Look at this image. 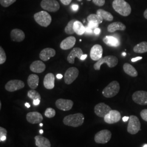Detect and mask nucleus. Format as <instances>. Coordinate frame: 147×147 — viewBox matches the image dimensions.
Segmentation results:
<instances>
[{"label":"nucleus","mask_w":147,"mask_h":147,"mask_svg":"<svg viewBox=\"0 0 147 147\" xmlns=\"http://www.w3.org/2000/svg\"><path fill=\"white\" fill-rule=\"evenodd\" d=\"M114 10L123 16H127L131 14V8L125 0H114L112 2Z\"/></svg>","instance_id":"nucleus-1"},{"label":"nucleus","mask_w":147,"mask_h":147,"mask_svg":"<svg viewBox=\"0 0 147 147\" xmlns=\"http://www.w3.org/2000/svg\"><path fill=\"white\" fill-rule=\"evenodd\" d=\"M84 115L81 113H78L65 116L63 118V122L65 125L76 127L81 126L84 124Z\"/></svg>","instance_id":"nucleus-2"},{"label":"nucleus","mask_w":147,"mask_h":147,"mask_svg":"<svg viewBox=\"0 0 147 147\" xmlns=\"http://www.w3.org/2000/svg\"><path fill=\"white\" fill-rule=\"evenodd\" d=\"M118 63V59L115 56H106L100 58L95 63L93 68L95 70H100L101 65L103 64H106L109 68H113L116 67Z\"/></svg>","instance_id":"nucleus-3"},{"label":"nucleus","mask_w":147,"mask_h":147,"mask_svg":"<svg viewBox=\"0 0 147 147\" xmlns=\"http://www.w3.org/2000/svg\"><path fill=\"white\" fill-rule=\"evenodd\" d=\"M34 19L38 24L44 27L49 26L52 21L51 16L46 11H40L34 14Z\"/></svg>","instance_id":"nucleus-4"},{"label":"nucleus","mask_w":147,"mask_h":147,"mask_svg":"<svg viewBox=\"0 0 147 147\" xmlns=\"http://www.w3.org/2000/svg\"><path fill=\"white\" fill-rule=\"evenodd\" d=\"M120 90V85L118 81H113L108 84L102 92V94L107 98L114 97Z\"/></svg>","instance_id":"nucleus-5"},{"label":"nucleus","mask_w":147,"mask_h":147,"mask_svg":"<svg viewBox=\"0 0 147 147\" xmlns=\"http://www.w3.org/2000/svg\"><path fill=\"white\" fill-rule=\"evenodd\" d=\"M129 121L127 132L131 135L136 134L141 129V123L139 119L136 116L131 115L129 117Z\"/></svg>","instance_id":"nucleus-6"},{"label":"nucleus","mask_w":147,"mask_h":147,"mask_svg":"<svg viewBox=\"0 0 147 147\" xmlns=\"http://www.w3.org/2000/svg\"><path fill=\"white\" fill-rule=\"evenodd\" d=\"M112 133L110 130H102L95 135V142L99 144H105L110 141Z\"/></svg>","instance_id":"nucleus-7"},{"label":"nucleus","mask_w":147,"mask_h":147,"mask_svg":"<svg viewBox=\"0 0 147 147\" xmlns=\"http://www.w3.org/2000/svg\"><path fill=\"white\" fill-rule=\"evenodd\" d=\"M40 5L43 9L49 12H56L60 8L59 4L56 0H42Z\"/></svg>","instance_id":"nucleus-8"},{"label":"nucleus","mask_w":147,"mask_h":147,"mask_svg":"<svg viewBox=\"0 0 147 147\" xmlns=\"http://www.w3.org/2000/svg\"><path fill=\"white\" fill-rule=\"evenodd\" d=\"M79 74V70L77 68L70 67L68 69L64 75L65 83L67 84H71L77 79Z\"/></svg>","instance_id":"nucleus-9"},{"label":"nucleus","mask_w":147,"mask_h":147,"mask_svg":"<svg viewBox=\"0 0 147 147\" xmlns=\"http://www.w3.org/2000/svg\"><path fill=\"white\" fill-rule=\"evenodd\" d=\"M25 87L24 82L19 80H12L9 81L5 85V89L9 92H13L22 89Z\"/></svg>","instance_id":"nucleus-10"},{"label":"nucleus","mask_w":147,"mask_h":147,"mask_svg":"<svg viewBox=\"0 0 147 147\" xmlns=\"http://www.w3.org/2000/svg\"><path fill=\"white\" fill-rule=\"evenodd\" d=\"M94 110L96 116L104 118L112 110V109L105 103L100 102L95 105Z\"/></svg>","instance_id":"nucleus-11"},{"label":"nucleus","mask_w":147,"mask_h":147,"mask_svg":"<svg viewBox=\"0 0 147 147\" xmlns=\"http://www.w3.org/2000/svg\"><path fill=\"white\" fill-rule=\"evenodd\" d=\"M132 100L137 104L147 105V92L138 90L132 95Z\"/></svg>","instance_id":"nucleus-12"},{"label":"nucleus","mask_w":147,"mask_h":147,"mask_svg":"<svg viewBox=\"0 0 147 147\" xmlns=\"http://www.w3.org/2000/svg\"><path fill=\"white\" fill-rule=\"evenodd\" d=\"M55 105L58 109L63 111H68L72 109L73 106L74 102L72 100L64 99H59L58 100H56Z\"/></svg>","instance_id":"nucleus-13"},{"label":"nucleus","mask_w":147,"mask_h":147,"mask_svg":"<svg viewBox=\"0 0 147 147\" xmlns=\"http://www.w3.org/2000/svg\"><path fill=\"white\" fill-rule=\"evenodd\" d=\"M121 118V113L119 111L112 110L104 118V119L106 123L112 124L120 121Z\"/></svg>","instance_id":"nucleus-14"},{"label":"nucleus","mask_w":147,"mask_h":147,"mask_svg":"<svg viewBox=\"0 0 147 147\" xmlns=\"http://www.w3.org/2000/svg\"><path fill=\"white\" fill-rule=\"evenodd\" d=\"M103 53V49L102 47L99 45L96 44L91 48L90 51V57L93 61H98L102 58Z\"/></svg>","instance_id":"nucleus-15"},{"label":"nucleus","mask_w":147,"mask_h":147,"mask_svg":"<svg viewBox=\"0 0 147 147\" xmlns=\"http://www.w3.org/2000/svg\"><path fill=\"white\" fill-rule=\"evenodd\" d=\"M27 121L32 124H38L43 121L42 115L38 112H28L26 115Z\"/></svg>","instance_id":"nucleus-16"},{"label":"nucleus","mask_w":147,"mask_h":147,"mask_svg":"<svg viewBox=\"0 0 147 147\" xmlns=\"http://www.w3.org/2000/svg\"><path fill=\"white\" fill-rule=\"evenodd\" d=\"M56 55V51L53 48H45L41 51L39 54V57L42 61H47Z\"/></svg>","instance_id":"nucleus-17"},{"label":"nucleus","mask_w":147,"mask_h":147,"mask_svg":"<svg viewBox=\"0 0 147 147\" xmlns=\"http://www.w3.org/2000/svg\"><path fill=\"white\" fill-rule=\"evenodd\" d=\"M84 55V53L81 49L79 47L74 48L71 51L67 57V61L70 64H74L75 62V58L76 57L81 59V57Z\"/></svg>","instance_id":"nucleus-18"},{"label":"nucleus","mask_w":147,"mask_h":147,"mask_svg":"<svg viewBox=\"0 0 147 147\" xmlns=\"http://www.w3.org/2000/svg\"><path fill=\"white\" fill-rule=\"evenodd\" d=\"M11 40L16 42H21L25 38V33L21 30L15 28L11 30Z\"/></svg>","instance_id":"nucleus-19"},{"label":"nucleus","mask_w":147,"mask_h":147,"mask_svg":"<svg viewBox=\"0 0 147 147\" xmlns=\"http://www.w3.org/2000/svg\"><path fill=\"white\" fill-rule=\"evenodd\" d=\"M76 38L73 36L67 37L62 40L60 44V47L63 50H67L74 47L76 43Z\"/></svg>","instance_id":"nucleus-20"},{"label":"nucleus","mask_w":147,"mask_h":147,"mask_svg":"<svg viewBox=\"0 0 147 147\" xmlns=\"http://www.w3.org/2000/svg\"><path fill=\"white\" fill-rule=\"evenodd\" d=\"M30 69L35 73H42L46 69V65L41 61H35L30 65Z\"/></svg>","instance_id":"nucleus-21"},{"label":"nucleus","mask_w":147,"mask_h":147,"mask_svg":"<svg viewBox=\"0 0 147 147\" xmlns=\"http://www.w3.org/2000/svg\"><path fill=\"white\" fill-rule=\"evenodd\" d=\"M55 75L53 73H48L45 75L43 84L44 87L47 89H52L55 87Z\"/></svg>","instance_id":"nucleus-22"},{"label":"nucleus","mask_w":147,"mask_h":147,"mask_svg":"<svg viewBox=\"0 0 147 147\" xmlns=\"http://www.w3.org/2000/svg\"><path fill=\"white\" fill-rule=\"evenodd\" d=\"M36 145L37 147H51V143L49 139L42 135L34 137Z\"/></svg>","instance_id":"nucleus-23"},{"label":"nucleus","mask_w":147,"mask_h":147,"mask_svg":"<svg viewBox=\"0 0 147 147\" xmlns=\"http://www.w3.org/2000/svg\"><path fill=\"white\" fill-rule=\"evenodd\" d=\"M126 26L121 22H115L110 24L107 27V31L110 33H113L116 31H124Z\"/></svg>","instance_id":"nucleus-24"},{"label":"nucleus","mask_w":147,"mask_h":147,"mask_svg":"<svg viewBox=\"0 0 147 147\" xmlns=\"http://www.w3.org/2000/svg\"><path fill=\"white\" fill-rule=\"evenodd\" d=\"M103 42L105 44L111 47H118L121 44L118 38L111 36H107L104 38Z\"/></svg>","instance_id":"nucleus-25"},{"label":"nucleus","mask_w":147,"mask_h":147,"mask_svg":"<svg viewBox=\"0 0 147 147\" xmlns=\"http://www.w3.org/2000/svg\"><path fill=\"white\" fill-rule=\"evenodd\" d=\"M39 82V76L36 74H31L27 79V84L30 88L36 89L38 87Z\"/></svg>","instance_id":"nucleus-26"},{"label":"nucleus","mask_w":147,"mask_h":147,"mask_svg":"<svg viewBox=\"0 0 147 147\" xmlns=\"http://www.w3.org/2000/svg\"><path fill=\"white\" fill-rule=\"evenodd\" d=\"M123 70L126 74L132 77H136L138 75L136 69L129 63H125L123 65Z\"/></svg>","instance_id":"nucleus-27"},{"label":"nucleus","mask_w":147,"mask_h":147,"mask_svg":"<svg viewBox=\"0 0 147 147\" xmlns=\"http://www.w3.org/2000/svg\"><path fill=\"white\" fill-rule=\"evenodd\" d=\"M74 30L76 34L81 36L82 35L86 32V27L84 26L82 23L80 21L76 20L74 24Z\"/></svg>","instance_id":"nucleus-28"},{"label":"nucleus","mask_w":147,"mask_h":147,"mask_svg":"<svg viewBox=\"0 0 147 147\" xmlns=\"http://www.w3.org/2000/svg\"><path fill=\"white\" fill-rule=\"evenodd\" d=\"M96 14L101 16L106 21H111L113 20V16L110 12L102 9H99L96 11Z\"/></svg>","instance_id":"nucleus-29"},{"label":"nucleus","mask_w":147,"mask_h":147,"mask_svg":"<svg viewBox=\"0 0 147 147\" xmlns=\"http://www.w3.org/2000/svg\"><path fill=\"white\" fill-rule=\"evenodd\" d=\"M134 51L135 53H143L147 52V42H142L135 46L134 47Z\"/></svg>","instance_id":"nucleus-30"},{"label":"nucleus","mask_w":147,"mask_h":147,"mask_svg":"<svg viewBox=\"0 0 147 147\" xmlns=\"http://www.w3.org/2000/svg\"><path fill=\"white\" fill-rule=\"evenodd\" d=\"M87 20L88 22H95V23L99 25L102 22L104 19H102V18L101 16L98 15L97 14H92L87 16Z\"/></svg>","instance_id":"nucleus-31"},{"label":"nucleus","mask_w":147,"mask_h":147,"mask_svg":"<svg viewBox=\"0 0 147 147\" xmlns=\"http://www.w3.org/2000/svg\"><path fill=\"white\" fill-rule=\"evenodd\" d=\"M76 21V20H75V19L70 20L68 23L67 25L65 27L64 31L67 34L71 35V34L75 33L74 30V22Z\"/></svg>","instance_id":"nucleus-32"},{"label":"nucleus","mask_w":147,"mask_h":147,"mask_svg":"<svg viewBox=\"0 0 147 147\" xmlns=\"http://www.w3.org/2000/svg\"><path fill=\"white\" fill-rule=\"evenodd\" d=\"M27 96L29 98L34 100H41V96L40 94L34 89L30 90L27 93Z\"/></svg>","instance_id":"nucleus-33"},{"label":"nucleus","mask_w":147,"mask_h":147,"mask_svg":"<svg viewBox=\"0 0 147 147\" xmlns=\"http://www.w3.org/2000/svg\"><path fill=\"white\" fill-rule=\"evenodd\" d=\"M44 115L46 117L49 118H51L56 115V111L53 108L49 107L47 108L45 111Z\"/></svg>","instance_id":"nucleus-34"},{"label":"nucleus","mask_w":147,"mask_h":147,"mask_svg":"<svg viewBox=\"0 0 147 147\" xmlns=\"http://www.w3.org/2000/svg\"><path fill=\"white\" fill-rule=\"evenodd\" d=\"M7 59V56L5 51L2 47H0V64L5 63Z\"/></svg>","instance_id":"nucleus-35"},{"label":"nucleus","mask_w":147,"mask_h":147,"mask_svg":"<svg viewBox=\"0 0 147 147\" xmlns=\"http://www.w3.org/2000/svg\"><path fill=\"white\" fill-rule=\"evenodd\" d=\"M16 0H0L1 5L4 7H8L16 2Z\"/></svg>","instance_id":"nucleus-36"},{"label":"nucleus","mask_w":147,"mask_h":147,"mask_svg":"<svg viewBox=\"0 0 147 147\" xmlns=\"http://www.w3.org/2000/svg\"><path fill=\"white\" fill-rule=\"evenodd\" d=\"M93 2L97 6L102 7L105 5V0H93Z\"/></svg>","instance_id":"nucleus-37"},{"label":"nucleus","mask_w":147,"mask_h":147,"mask_svg":"<svg viewBox=\"0 0 147 147\" xmlns=\"http://www.w3.org/2000/svg\"><path fill=\"white\" fill-rule=\"evenodd\" d=\"M87 26L90 28V29H92L93 30H94L95 28L98 27L99 24H96V23L93 22H89L88 24V26Z\"/></svg>","instance_id":"nucleus-38"},{"label":"nucleus","mask_w":147,"mask_h":147,"mask_svg":"<svg viewBox=\"0 0 147 147\" xmlns=\"http://www.w3.org/2000/svg\"><path fill=\"white\" fill-rule=\"evenodd\" d=\"M140 115L144 121H147V109H144L141 112Z\"/></svg>","instance_id":"nucleus-39"},{"label":"nucleus","mask_w":147,"mask_h":147,"mask_svg":"<svg viewBox=\"0 0 147 147\" xmlns=\"http://www.w3.org/2000/svg\"><path fill=\"white\" fill-rule=\"evenodd\" d=\"M7 131L5 128L1 126L0 127V138L3 136H7Z\"/></svg>","instance_id":"nucleus-40"},{"label":"nucleus","mask_w":147,"mask_h":147,"mask_svg":"<svg viewBox=\"0 0 147 147\" xmlns=\"http://www.w3.org/2000/svg\"><path fill=\"white\" fill-rule=\"evenodd\" d=\"M61 3L64 5H68L71 3L72 0H60Z\"/></svg>","instance_id":"nucleus-41"},{"label":"nucleus","mask_w":147,"mask_h":147,"mask_svg":"<svg viewBox=\"0 0 147 147\" xmlns=\"http://www.w3.org/2000/svg\"><path fill=\"white\" fill-rule=\"evenodd\" d=\"M71 8L74 11H77L79 9V5H71Z\"/></svg>","instance_id":"nucleus-42"},{"label":"nucleus","mask_w":147,"mask_h":147,"mask_svg":"<svg viewBox=\"0 0 147 147\" xmlns=\"http://www.w3.org/2000/svg\"><path fill=\"white\" fill-rule=\"evenodd\" d=\"M141 59H142V57H136L135 58H132L131 62H136L138 60H141Z\"/></svg>","instance_id":"nucleus-43"},{"label":"nucleus","mask_w":147,"mask_h":147,"mask_svg":"<svg viewBox=\"0 0 147 147\" xmlns=\"http://www.w3.org/2000/svg\"><path fill=\"white\" fill-rule=\"evenodd\" d=\"M100 32H101V30H100L99 27L95 28L94 30V33L95 34H97V35L100 34Z\"/></svg>","instance_id":"nucleus-44"},{"label":"nucleus","mask_w":147,"mask_h":147,"mask_svg":"<svg viewBox=\"0 0 147 147\" xmlns=\"http://www.w3.org/2000/svg\"><path fill=\"white\" fill-rule=\"evenodd\" d=\"M86 32L88 33H91L93 32V30L90 29L88 27H86Z\"/></svg>","instance_id":"nucleus-45"},{"label":"nucleus","mask_w":147,"mask_h":147,"mask_svg":"<svg viewBox=\"0 0 147 147\" xmlns=\"http://www.w3.org/2000/svg\"><path fill=\"white\" fill-rule=\"evenodd\" d=\"M40 100H33V104L35 106H37L40 104Z\"/></svg>","instance_id":"nucleus-46"},{"label":"nucleus","mask_w":147,"mask_h":147,"mask_svg":"<svg viewBox=\"0 0 147 147\" xmlns=\"http://www.w3.org/2000/svg\"><path fill=\"white\" fill-rule=\"evenodd\" d=\"M123 121H124V122H126L127 121H128L129 119V117H127V116H125V117H123V118H122Z\"/></svg>","instance_id":"nucleus-47"},{"label":"nucleus","mask_w":147,"mask_h":147,"mask_svg":"<svg viewBox=\"0 0 147 147\" xmlns=\"http://www.w3.org/2000/svg\"><path fill=\"white\" fill-rule=\"evenodd\" d=\"M6 138H7V136H3L0 138V141L1 142H3V141H5L6 140Z\"/></svg>","instance_id":"nucleus-48"},{"label":"nucleus","mask_w":147,"mask_h":147,"mask_svg":"<svg viewBox=\"0 0 147 147\" xmlns=\"http://www.w3.org/2000/svg\"><path fill=\"white\" fill-rule=\"evenodd\" d=\"M87 54H85V55H82V56L81 57V60H84V59H86V58H87Z\"/></svg>","instance_id":"nucleus-49"},{"label":"nucleus","mask_w":147,"mask_h":147,"mask_svg":"<svg viewBox=\"0 0 147 147\" xmlns=\"http://www.w3.org/2000/svg\"><path fill=\"white\" fill-rule=\"evenodd\" d=\"M56 77H57V78L58 79H62V78H63V75H62V74H57V75Z\"/></svg>","instance_id":"nucleus-50"},{"label":"nucleus","mask_w":147,"mask_h":147,"mask_svg":"<svg viewBox=\"0 0 147 147\" xmlns=\"http://www.w3.org/2000/svg\"><path fill=\"white\" fill-rule=\"evenodd\" d=\"M144 17L147 19V9L144 12Z\"/></svg>","instance_id":"nucleus-51"},{"label":"nucleus","mask_w":147,"mask_h":147,"mask_svg":"<svg viewBox=\"0 0 147 147\" xmlns=\"http://www.w3.org/2000/svg\"><path fill=\"white\" fill-rule=\"evenodd\" d=\"M25 106H26V107H27V108H30V106H30V104H28V103H27V102H26V103H25Z\"/></svg>","instance_id":"nucleus-52"},{"label":"nucleus","mask_w":147,"mask_h":147,"mask_svg":"<svg viewBox=\"0 0 147 147\" xmlns=\"http://www.w3.org/2000/svg\"><path fill=\"white\" fill-rule=\"evenodd\" d=\"M39 132H40V134H43V130H42V129H41V130H39Z\"/></svg>","instance_id":"nucleus-53"},{"label":"nucleus","mask_w":147,"mask_h":147,"mask_svg":"<svg viewBox=\"0 0 147 147\" xmlns=\"http://www.w3.org/2000/svg\"><path fill=\"white\" fill-rule=\"evenodd\" d=\"M1 107H2V103L1 102H0V110L1 109Z\"/></svg>","instance_id":"nucleus-54"},{"label":"nucleus","mask_w":147,"mask_h":147,"mask_svg":"<svg viewBox=\"0 0 147 147\" xmlns=\"http://www.w3.org/2000/svg\"><path fill=\"white\" fill-rule=\"evenodd\" d=\"M123 56H126V53H123Z\"/></svg>","instance_id":"nucleus-55"},{"label":"nucleus","mask_w":147,"mask_h":147,"mask_svg":"<svg viewBox=\"0 0 147 147\" xmlns=\"http://www.w3.org/2000/svg\"><path fill=\"white\" fill-rule=\"evenodd\" d=\"M39 125H40V126H43V124H42V123H40Z\"/></svg>","instance_id":"nucleus-56"},{"label":"nucleus","mask_w":147,"mask_h":147,"mask_svg":"<svg viewBox=\"0 0 147 147\" xmlns=\"http://www.w3.org/2000/svg\"><path fill=\"white\" fill-rule=\"evenodd\" d=\"M143 147H147V144H144Z\"/></svg>","instance_id":"nucleus-57"},{"label":"nucleus","mask_w":147,"mask_h":147,"mask_svg":"<svg viewBox=\"0 0 147 147\" xmlns=\"http://www.w3.org/2000/svg\"><path fill=\"white\" fill-rule=\"evenodd\" d=\"M79 2H81L82 0H78Z\"/></svg>","instance_id":"nucleus-58"},{"label":"nucleus","mask_w":147,"mask_h":147,"mask_svg":"<svg viewBox=\"0 0 147 147\" xmlns=\"http://www.w3.org/2000/svg\"><path fill=\"white\" fill-rule=\"evenodd\" d=\"M87 1H90L91 0H87Z\"/></svg>","instance_id":"nucleus-59"}]
</instances>
